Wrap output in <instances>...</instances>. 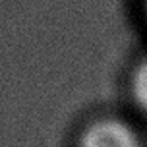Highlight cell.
<instances>
[{
  "mask_svg": "<svg viewBox=\"0 0 147 147\" xmlns=\"http://www.w3.org/2000/svg\"><path fill=\"white\" fill-rule=\"evenodd\" d=\"M138 6H140L141 22L145 23V27H147V0H138Z\"/></svg>",
  "mask_w": 147,
  "mask_h": 147,
  "instance_id": "3",
  "label": "cell"
},
{
  "mask_svg": "<svg viewBox=\"0 0 147 147\" xmlns=\"http://www.w3.org/2000/svg\"><path fill=\"white\" fill-rule=\"evenodd\" d=\"M126 93L132 103V109L140 114V118L147 120V56L138 60L128 76Z\"/></svg>",
  "mask_w": 147,
  "mask_h": 147,
  "instance_id": "2",
  "label": "cell"
},
{
  "mask_svg": "<svg viewBox=\"0 0 147 147\" xmlns=\"http://www.w3.org/2000/svg\"><path fill=\"white\" fill-rule=\"evenodd\" d=\"M72 147H143V140L128 118L99 114L83 122Z\"/></svg>",
  "mask_w": 147,
  "mask_h": 147,
  "instance_id": "1",
  "label": "cell"
}]
</instances>
